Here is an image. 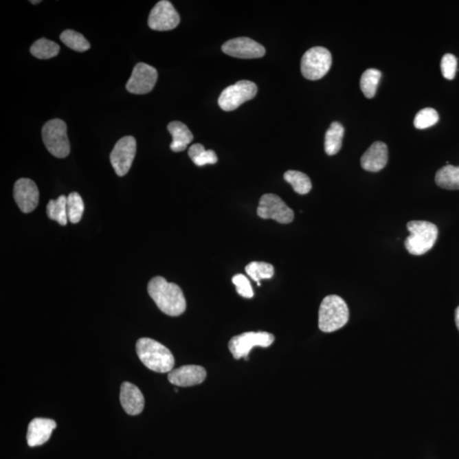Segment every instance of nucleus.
Returning a JSON list of instances; mask_svg holds the SVG:
<instances>
[{"label":"nucleus","instance_id":"1","mask_svg":"<svg viewBox=\"0 0 459 459\" xmlns=\"http://www.w3.org/2000/svg\"><path fill=\"white\" fill-rule=\"evenodd\" d=\"M148 290L150 298L164 314L178 317L184 313L186 299L178 285L167 282L163 277H156L149 282Z\"/></svg>","mask_w":459,"mask_h":459},{"label":"nucleus","instance_id":"2","mask_svg":"<svg viewBox=\"0 0 459 459\" xmlns=\"http://www.w3.org/2000/svg\"><path fill=\"white\" fill-rule=\"evenodd\" d=\"M136 352L146 368L159 374L174 369L175 358L166 346L149 338L139 339L136 343Z\"/></svg>","mask_w":459,"mask_h":459},{"label":"nucleus","instance_id":"3","mask_svg":"<svg viewBox=\"0 0 459 459\" xmlns=\"http://www.w3.org/2000/svg\"><path fill=\"white\" fill-rule=\"evenodd\" d=\"M350 312L346 301L338 295L324 298L319 309V328L333 333L344 327L349 320Z\"/></svg>","mask_w":459,"mask_h":459},{"label":"nucleus","instance_id":"4","mask_svg":"<svg viewBox=\"0 0 459 459\" xmlns=\"http://www.w3.org/2000/svg\"><path fill=\"white\" fill-rule=\"evenodd\" d=\"M410 235L405 241V247L412 256H423L436 245L438 228L432 222L412 221L407 225Z\"/></svg>","mask_w":459,"mask_h":459},{"label":"nucleus","instance_id":"5","mask_svg":"<svg viewBox=\"0 0 459 459\" xmlns=\"http://www.w3.org/2000/svg\"><path fill=\"white\" fill-rule=\"evenodd\" d=\"M43 142L53 156L58 159L69 155L70 143L67 134V124L59 118L49 120L42 130Z\"/></svg>","mask_w":459,"mask_h":459},{"label":"nucleus","instance_id":"6","mask_svg":"<svg viewBox=\"0 0 459 459\" xmlns=\"http://www.w3.org/2000/svg\"><path fill=\"white\" fill-rule=\"evenodd\" d=\"M331 66V53L321 46L308 49L301 59V73L309 80H321L328 73Z\"/></svg>","mask_w":459,"mask_h":459},{"label":"nucleus","instance_id":"7","mask_svg":"<svg viewBox=\"0 0 459 459\" xmlns=\"http://www.w3.org/2000/svg\"><path fill=\"white\" fill-rule=\"evenodd\" d=\"M274 340V335L270 333L247 332L233 337L230 340L228 347L235 359L238 360L243 357L247 359L253 348L257 346L267 348L273 344Z\"/></svg>","mask_w":459,"mask_h":459},{"label":"nucleus","instance_id":"8","mask_svg":"<svg viewBox=\"0 0 459 459\" xmlns=\"http://www.w3.org/2000/svg\"><path fill=\"white\" fill-rule=\"evenodd\" d=\"M257 86L249 80H241L222 91L218 100L219 106L225 112H231L252 100L257 94Z\"/></svg>","mask_w":459,"mask_h":459},{"label":"nucleus","instance_id":"9","mask_svg":"<svg viewBox=\"0 0 459 459\" xmlns=\"http://www.w3.org/2000/svg\"><path fill=\"white\" fill-rule=\"evenodd\" d=\"M257 214L260 218L271 219L278 223L289 224L295 218V213L287 205L281 197L268 193L261 197Z\"/></svg>","mask_w":459,"mask_h":459},{"label":"nucleus","instance_id":"10","mask_svg":"<svg viewBox=\"0 0 459 459\" xmlns=\"http://www.w3.org/2000/svg\"><path fill=\"white\" fill-rule=\"evenodd\" d=\"M136 153V141L133 136H124L115 145L110 160L118 177H124L132 166Z\"/></svg>","mask_w":459,"mask_h":459},{"label":"nucleus","instance_id":"11","mask_svg":"<svg viewBox=\"0 0 459 459\" xmlns=\"http://www.w3.org/2000/svg\"><path fill=\"white\" fill-rule=\"evenodd\" d=\"M181 17L173 5L167 0L157 3L150 10L148 26L155 31H170L180 24Z\"/></svg>","mask_w":459,"mask_h":459},{"label":"nucleus","instance_id":"12","mask_svg":"<svg viewBox=\"0 0 459 459\" xmlns=\"http://www.w3.org/2000/svg\"><path fill=\"white\" fill-rule=\"evenodd\" d=\"M157 71L146 63H138L133 69L126 89L131 94L145 95L152 91L157 80Z\"/></svg>","mask_w":459,"mask_h":459},{"label":"nucleus","instance_id":"13","mask_svg":"<svg viewBox=\"0 0 459 459\" xmlns=\"http://www.w3.org/2000/svg\"><path fill=\"white\" fill-rule=\"evenodd\" d=\"M221 49L227 55L240 59L261 58L265 54L264 46L246 37L231 39L225 42Z\"/></svg>","mask_w":459,"mask_h":459},{"label":"nucleus","instance_id":"14","mask_svg":"<svg viewBox=\"0 0 459 459\" xmlns=\"http://www.w3.org/2000/svg\"><path fill=\"white\" fill-rule=\"evenodd\" d=\"M14 199L23 213H31L38 204L39 192L37 185L30 179H20L14 186Z\"/></svg>","mask_w":459,"mask_h":459},{"label":"nucleus","instance_id":"15","mask_svg":"<svg viewBox=\"0 0 459 459\" xmlns=\"http://www.w3.org/2000/svg\"><path fill=\"white\" fill-rule=\"evenodd\" d=\"M206 376L205 369L201 366L186 365L168 372V379L175 386L190 387L200 385Z\"/></svg>","mask_w":459,"mask_h":459},{"label":"nucleus","instance_id":"16","mask_svg":"<svg viewBox=\"0 0 459 459\" xmlns=\"http://www.w3.org/2000/svg\"><path fill=\"white\" fill-rule=\"evenodd\" d=\"M56 423L53 419L37 418L33 419L28 425L27 440L31 447L41 446L47 443Z\"/></svg>","mask_w":459,"mask_h":459},{"label":"nucleus","instance_id":"17","mask_svg":"<svg viewBox=\"0 0 459 459\" xmlns=\"http://www.w3.org/2000/svg\"><path fill=\"white\" fill-rule=\"evenodd\" d=\"M120 403L128 415H138L144 410V396L138 387L130 382L122 383Z\"/></svg>","mask_w":459,"mask_h":459},{"label":"nucleus","instance_id":"18","mask_svg":"<svg viewBox=\"0 0 459 459\" xmlns=\"http://www.w3.org/2000/svg\"><path fill=\"white\" fill-rule=\"evenodd\" d=\"M388 163V148L385 143L376 142L362 155L361 167L369 172L382 170Z\"/></svg>","mask_w":459,"mask_h":459},{"label":"nucleus","instance_id":"19","mask_svg":"<svg viewBox=\"0 0 459 459\" xmlns=\"http://www.w3.org/2000/svg\"><path fill=\"white\" fill-rule=\"evenodd\" d=\"M168 131H170L172 137H173L170 149L175 153L183 152L192 142V133L185 124L180 121L171 122L168 125Z\"/></svg>","mask_w":459,"mask_h":459},{"label":"nucleus","instance_id":"20","mask_svg":"<svg viewBox=\"0 0 459 459\" xmlns=\"http://www.w3.org/2000/svg\"><path fill=\"white\" fill-rule=\"evenodd\" d=\"M344 135L343 125L339 122H333L325 135V152L329 156L335 155L342 148Z\"/></svg>","mask_w":459,"mask_h":459},{"label":"nucleus","instance_id":"21","mask_svg":"<svg viewBox=\"0 0 459 459\" xmlns=\"http://www.w3.org/2000/svg\"><path fill=\"white\" fill-rule=\"evenodd\" d=\"M436 185L443 189L459 190V166L447 164L436 175Z\"/></svg>","mask_w":459,"mask_h":459},{"label":"nucleus","instance_id":"22","mask_svg":"<svg viewBox=\"0 0 459 459\" xmlns=\"http://www.w3.org/2000/svg\"><path fill=\"white\" fill-rule=\"evenodd\" d=\"M381 76V71L374 68L366 70L361 75L360 87L366 98H374Z\"/></svg>","mask_w":459,"mask_h":459},{"label":"nucleus","instance_id":"23","mask_svg":"<svg viewBox=\"0 0 459 459\" xmlns=\"http://www.w3.org/2000/svg\"><path fill=\"white\" fill-rule=\"evenodd\" d=\"M30 52L38 59L47 60L58 55L60 46L56 43L45 38H41L31 46Z\"/></svg>","mask_w":459,"mask_h":459},{"label":"nucleus","instance_id":"24","mask_svg":"<svg viewBox=\"0 0 459 459\" xmlns=\"http://www.w3.org/2000/svg\"><path fill=\"white\" fill-rule=\"evenodd\" d=\"M67 197L64 195L60 196L56 200L49 201L46 211L50 220L56 221L62 225L67 224Z\"/></svg>","mask_w":459,"mask_h":459},{"label":"nucleus","instance_id":"25","mask_svg":"<svg viewBox=\"0 0 459 459\" xmlns=\"http://www.w3.org/2000/svg\"><path fill=\"white\" fill-rule=\"evenodd\" d=\"M285 181L292 186L293 190L300 195L307 194L311 192L312 184L307 175L300 171L289 170L284 174Z\"/></svg>","mask_w":459,"mask_h":459},{"label":"nucleus","instance_id":"26","mask_svg":"<svg viewBox=\"0 0 459 459\" xmlns=\"http://www.w3.org/2000/svg\"><path fill=\"white\" fill-rule=\"evenodd\" d=\"M188 155L197 166L203 167L206 164L217 163L218 157L213 150H206L203 145L194 144L188 150Z\"/></svg>","mask_w":459,"mask_h":459},{"label":"nucleus","instance_id":"27","mask_svg":"<svg viewBox=\"0 0 459 459\" xmlns=\"http://www.w3.org/2000/svg\"><path fill=\"white\" fill-rule=\"evenodd\" d=\"M60 38L64 45L75 52H84L91 48V44L84 35L74 30H68L63 32Z\"/></svg>","mask_w":459,"mask_h":459},{"label":"nucleus","instance_id":"28","mask_svg":"<svg viewBox=\"0 0 459 459\" xmlns=\"http://www.w3.org/2000/svg\"><path fill=\"white\" fill-rule=\"evenodd\" d=\"M246 273L260 286V280L271 279L274 276V267L269 263L254 261L247 265Z\"/></svg>","mask_w":459,"mask_h":459},{"label":"nucleus","instance_id":"29","mask_svg":"<svg viewBox=\"0 0 459 459\" xmlns=\"http://www.w3.org/2000/svg\"><path fill=\"white\" fill-rule=\"evenodd\" d=\"M67 218L71 223L77 224L81 221L84 214L85 204L82 197L77 192H71L67 201Z\"/></svg>","mask_w":459,"mask_h":459},{"label":"nucleus","instance_id":"30","mask_svg":"<svg viewBox=\"0 0 459 459\" xmlns=\"http://www.w3.org/2000/svg\"><path fill=\"white\" fill-rule=\"evenodd\" d=\"M439 121L438 113L434 109L427 107L422 109L416 115L414 124L418 130H425L427 128L432 127Z\"/></svg>","mask_w":459,"mask_h":459},{"label":"nucleus","instance_id":"31","mask_svg":"<svg viewBox=\"0 0 459 459\" xmlns=\"http://www.w3.org/2000/svg\"><path fill=\"white\" fill-rule=\"evenodd\" d=\"M458 60L453 54L444 55L440 62V69L443 77L448 80H453L456 76Z\"/></svg>","mask_w":459,"mask_h":459},{"label":"nucleus","instance_id":"32","mask_svg":"<svg viewBox=\"0 0 459 459\" xmlns=\"http://www.w3.org/2000/svg\"><path fill=\"white\" fill-rule=\"evenodd\" d=\"M232 282L236 286V292L238 293V295L247 298V299H251L254 297L252 286H251V282L246 276L236 274L232 278Z\"/></svg>","mask_w":459,"mask_h":459},{"label":"nucleus","instance_id":"33","mask_svg":"<svg viewBox=\"0 0 459 459\" xmlns=\"http://www.w3.org/2000/svg\"><path fill=\"white\" fill-rule=\"evenodd\" d=\"M455 322H456L457 328L459 330V306L455 311Z\"/></svg>","mask_w":459,"mask_h":459},{"label":"nucleus","instance_id":"34","mask_svg":"<svg viewBox=\"0 0 459 459\" xmlns=\"http://www.w3.org/2000/svg\"><path fill=\"white\" fill-rule=\"evenodd\" d=\"M41 1H31L32 3H34V5H36V3H41Z\"/></svg>","mask_w":459,"mask_h":459}]
</instances>
